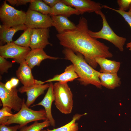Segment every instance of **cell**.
Segmentation results:
<instances>
[{
    "instance_id": "22",
    "label": "cell",
    "mask_w": 131,
    "mask_h": 131,
    "mask_svg": "<svg viewBox=\"0 0 131 131\" xmlns=\"http://www.w3.org/2000/svg\"><path fill=\"white\" fill-rule=\"evenodd\" d=\"M86 114V113L83 114H76L73 116L71 121L66 125L52 130L47 129V131H78V124L76 122L82 117Z\"/></svg>"
},
{
    "instance_id": "27",
    "label": "cell",
    "mask_w": 131,
    "mask_h": 131,
    "mask_svg": "<svg viewBox=\"0 0 131 131\" xmlns=\"http://www.w3.org/2000/svg\"><path fill=\"white\" fill-rule=\"evenodd\" d=\"M12 63L6 59L4 57L0 56V73L1 75L7 73L9 68H11Z\"/></svg>"
},
{
    "instance_id": "35",
    "label": "cell",
    "mask_w": 131,
    "mask_h": 131,
    "mask_svg": "<svg viewBox=\"0 0 131 131\" xmlns=\"http://www.w3.org/2000/svg\"><path fill=\"white\" fill-rule=\"evenodd\" d=\"M126 47L128 48L131 51V42L126 44Z\"/></svg>"
},
{
    "instance_id": "16",
    "label": "cell",
    "mask_w": 131,
    "mask_h": 131,
    "mask_svg": "<svg viewBox=\"0 0 131 131\" xmlns=\"http://www.w3.org/2000/svg\"><path fill=\"white\" fill-rule=\"evenodd\" d=\"M27 28L25 24L9 28L0 25V46L3 45L6 43L8 44L13 42V37L16 32L20 30L25 31Z\"/></svg>"
},
{
    "instance_id": "9",
    "label": "cell",
    "mask_w": 131,
    "mask_h": 131,
    "mask_svg": "<svg viewBox=\"0 0 131 131\" xmlns=\"http://www.w3.org/2000/svg\"><path fill=\"white\" fill-rule=\"evenodd\" d=\"M26 13L25 24L32 29H46L52 26V20L49 15H46L29 9Z\"/></svg>"
},
{
    "instance_id": "20",
    "label": "cell",
    "mask_w": 131,
    "mask_h": 131,
    "mask_svg": "<svg viewBox=\"0 0 131 131\" xmlns=\"http://www.w3.org/2000/svg\"><path fill=\"white\" fill-rule=\"evenodd\" d=\"M74 14L79 15L80 14L74 8L60 1L51 8V11L49 15L61 16L68 17Z\"/></svg>"
},
{
    "instance_id": "4",
    "label": "cell",
    "mask_w": 131,
    "mask_h": 131,
    "mask_svg": "<svg viewBox=\"0 0 131 131\" xmlns=\"http://www.w3.org/2000/svg\"><path fill=\"white\" fill-rule=\"evenodd\" d=\"M47 119L45 110H35L29 108L26 105L24 98L22 107L16 114L8 117L5 125L16 123L19 125V128H22L27 124L32 122Z\"/></svg>"
},
{
    "instance_id": "13",
    "label": "cell",
    "mask_w": 131,
    "mask_h": 131,
    "mask_svg": "<svg viewBox=\"0 0 131 131\" xmlns=\"http://www.w3.org/2000/svg\"><path fill=\"white\" fill-rule=\"evenodd\" d=\"M49 83L39 84L29 87L23 86L18 89V91L21 93H26L27 96L25 104L29 107L33 104L37 98L44 93L45 90L48 89Z\"/></svg>"
},
{
    "instance_id": "37",
    "label": "cell",
    "mask_w": 131,
    "mask_h": 131,
    "mask_svg": "<svg viewBox=\"0 0 131 131\" xmlns=\"http://www.w3.org/2000/svg\"><path fill=\"white\" fill-rule=\"evenodd\" d=\"M47 131L46 130H42V131Z\"/></svg>"
},
{
    "instance_id": "31",
    "label": "cell",
    "mask_w": 131,
    "mask_h": 131,
    "mask_svg": "<svg viewBox=\"0 0 131 131\" xmlns=\"http://www.w3.org/2000/svg\"><path fill=\"white\" fill-rule=\"evenodd\" d=\"M3 124L0 125V131H17L19 128V125L8 126Z\"/></svg>"
},
{
    "instance_id": "3",
    "label": "cell",
    "mask_w": 131,
    "mask_h": 131,
    "mask_svg": "<svg viewBox=\"0 0 131 131\" xmlns=\"http://www.w3.org/2000/svg\"><path fill=\"white\" fill-rule=\"evenodd\" d=\"M53 90L57 108L65 114L71 113L73 107V94L67 83L56 82L53 84Z\"/></svg>"
},
{
    "instance_id": "17",
    "label": "cell",
    "mask_w": 131,
    "mask_h": 131,
    "mask_svg": "<svg viewBox=\"0 0 131 131\" xmlns=\"http://www.w3.org/2000/svg\"><path fill=\"white\" fill-rule=\"evenodd\" d=\"M51 17L52 26L55 28L58 33L74 29L76 27V25L67 17L59 15L51 16Z\"/></svg>"
},
{
    "instance_id": "30",
    "label": "cell",
    "mask_w": 131,
    "mask_h": 131,
    "mask_svg": "<svg viewBox=\"0 0 131 131\" xmlns=\"http://www.w3.org/2000/svg\"><path fill=\"white\" fill-rule=\"evenodd\" d=\"M34 0H7L11 5L13 6H18L23 5H26L28 3H31Z\"/></svg>"
},
{
    "instance_id": "23",
    "label": "cell",
    "mask_w": 131,
    "mask_h": 131,
    "mask_svg": "<svg viewBox=\"0 0 131 131\" xmlns=\"http://www.w3.org/2000/svg\"><path fill=\"white\" fill-rule=\"evenodd\" d=\"M29 9L46 15H49L51 11V8L41 0H34L30 3Z\"/></svg>"
},
{
    "instance_id": "34",
    "label": "cell",
    "mask_w": 131,
    "mask_h": 131,
    "mask_svg": "<svg viewBox=\"0 0 131 131\" xmlns=\"http://www.w3.org/2000/svg\"><path fill=\"white\" fill-rule=\"evenodd\" d=\"M5 86L6 88L8 90L11 91L13 87L10 80L8 81L5 84Z\"/></svg>"
},
{
    "instance_id": "2",
    "label": "cell",
    "mask_w": 131,
    "mask_h": 131,
    "mask_svg": "<svg viewBox=\"0 0 131 131\" xmlns=\"http://www.w3.org/2000/svg\"><path fill=\"white\" fill-rule=\"evenodd\" d=\"M63 52L65 59L72 63L79 77L77 80L81 84L84 86L91 84L101 88L102 86L99 77L100 72L88 63L82 54L79 52L75 53L66 48L63 50Z\"/></svg>"
},
{
    "instance_id": "11",
    "label": "cell",
    "mask_w": 131,
    "mask_h": 131,
    "mask_svg": "<svg viewBox=\"0 0 131 131\" xmlns=\"http://www.w3.org/2000/svg\"><path fill=\"white\" fill-rule=\"evenodd\" d=\"M31 69L25 60L20 64L16 71V75L23 86L29 87L36 85L44 84V82L34 79Z\"/></svg>"
},
{
    "instance_id": "5",
    "label": "cell",
    "mask_w": 131,
    "mask_h": 131,
    "mask_svg": "<svg viewBox=\"0 0 131 131\" xmlns=\"http://www.w3.org/2000/svg\"><path fill=\"white\" fill-rule=\"evenodd\" d=\"M95 13L100 15L102 20V27L99 31L94 32L89 30L90 36L96 39H102L106 40L113 44L121 52L123 50V46L126 39L124 37L119 36L113 31L109 25L105 15L101 10Z\"/></svg>"
},
{
    "instance_id": "33",
    "label": "cell",
    "mask_w": 131,
    "mask_h": 131,
    "mask_svg": "<svg viewBox=\"0 0 131 131\" xmlns=\"http://www.w3.org/2000/svg\"><path fill=\"white\" fill-rule=\"evenodd\" d=\"M19 80L15 78H12L10 80L13 88L16 87L18 83Z\"/></svg>"
},
{
    "instance_id": "26",
    "label": "cell",
    "mask_w": 131,
    "mask_h": 131,
    "mask_svg": "<svg viewBox=\"0 0 131 131\" xmlns=\"http://www.w3.org/2000/svg\"><path fill=\"white\" fill-rule=\"evenodd\" d=\"M11 109L6 107H3L0 110V124H5L7 122L8 117L12 115Z\"/></svg>"
},
{
    "instance_id": "8",
    "label": "cell",
    "mask_w": 131,
    "mask_h": 131,
    "mask_svg": "<svg viewBox=\"0 0 131 131\" xmlns=\"http://www.w3.org/2000/svg\"><path fill=\"white\" fill-rule=\"evenodd\" d=\"M31 50L29 47L21 46L13 42L0 46V56L5 58L13 59L20 64L25 60L26 56Z\"/></svg>"
},
{
    "instance_id": "12",
    "label": "cell",
    "mask_w": 131,
    "mask_h": 131,
    "mask_svg": "<svg viewBox=\"0 0 131 131\" xmlns=\"http://www.w3.org/2000/svg\"><path fill=\"white\" fill-rule=\"evenodd\" d=\"M49 28L33 29L30 47L31 49L38 48L44 49L48 45L52 46L48 40L49 37Z\"/></svg>"
},
{
    "instance_id": "21",
    "label": "cell",
    "mask_w": 131,
    "mask_h": 131,
    "mask_svg": "<svg viewBox=\"0 0 131 131\" xmlns=\"http://www.w3.org/2000/svg\"><path fill=\"white\" fill-rule=\"evenodd\" d=\"M99 77L102 86L109 89H114L119 86L121 79L117 73L110 74L99 73Z\"/></svg>"
},
{
    "instance_id": "6",
    "label": "cell",
    "mask_w": 131,
    "mask_h": 131,
    "mask_svg": "<svg viewBox=\"0 0 131 131\" xmlns=\"http://www.w3.org/2000/svg\"><path fill=\"white\" fill-rule=\"evenodd\" d=\"M26 13L16 9L8 4L5 0L0 8V19L4 26L9 28L24 24Z\"/></svg>"
},
{
    "instance_id": "29",
    "label": "cell",
    "mask_w": 131,
    "mask_h": 131,
    "mask_svg": "<svg viewBox=\"0 0 131 131\" xmlns=\"http://www.w3.org/2000/svg\"><path fill=\"white\" fill-rule=\"evenodd\" d=\"M117 1L119 7L118 9L122 11L129 9L131 5V0H118Z\"/></svg>"
},
{
    "instance_id": "28",
    "label": "cell",
    "mask_w": 131,
    "mask_h": 131,
    "mask_svg": "<svg viewBox=\"0 0 131 131\" xmlns=\"http://www.w3.org/2000/svg\"><path fill=\"white\" fill-rule=\"evenodd\" d=\"M103 8L115 11L121 15L128 23L131 29V14L128 12L114 9L106 5H103Z\"/></svg>"
},
{
    "instance_id": "1",
    "label": "cell",
    "mask_w": 131,
    "mask_h": 131,
    "mask_svg": "<svg viewBox=\"0 0 131 131\" xmlns=\"http://www.w3.org/2000/svg\"><path fill=\"white\" fill-rule=\"evenodd\" d=\"M89 30L87 20L81 16L75 29L58 33L56 36L60 45L75 53L82 54L87 63L94 69L98 64L96 57L111 58L113 55L108 46L90 36Z\"/></svg>"
},
{
    "instance_id": "32",
    "label": "cell",
    "mask_w": 131,
    "mask_h": 131,
    "mask_svg": "<svg viewBox=\"0 0 131 131\" xmlns=\"http://www.w3.org/2000/svg\"><path fill=\"white\" fill-rule=\"evenodd\" d=\"M43 1L46 4L52 8L57 3L60 2L61 0H43Z\"/></svg>"
},
{
    "instance_id": "18",
    "label": "cell",
    "mask_w": 131,
    "mask_h": 131,
    "mask_svg": "<svg viewBox=\"0 0 131 131\" xmlns=\"http://www.w3.org/2000/svg\"><path fill=\"white\" fill-rule=\"evenodd\" d=\"M106 58L101 57L95 58L96 62L100 67L99 72L105 73H117L119 69L121 63Z\"/></svg>"
},
{
    "instance_id": "10",
    "label": "cell",
    "mask_w": 131,
    "mask_h": 131,
    "mask_svg": "<svg viewBox=\"0 0 131 131\" xmlns=\"http://www.w3.org/2000/svg\"><path fill=\"white\" fill-rule=\"evenodd\" d=\"M61 1L74 8L81 15L86 12H95L103 8L100 3L90 0H61Z\"/></svg>"
},
{
    "instance_id": "25",
    "label": "cell",
    "mask_w": 131,
    "mask_h": 131,
    "mask_svg": "<svg viewBox=\"0 0 131 131\" xmlns=\"http://www.w3.org/2000/svg\"><path fill=\"white\" fill-rule=\"evenodd\" d=\"M50 125V122L47 119L41 123L36 121L30 126L22 128L20 131H41L43 128L48 127Z\"/></svg>"
},
{
    "instance_id": "7",
    "label": "cell",
    "mask_w": 131,
    "mask_h": 131,
    "mask_svg": "<svg viewBox=\"0 0 131 131\" xmlns=\"http://www.w3.org/2000/svg\"><path fill=\"white\" fill-rule=\"evenodd\" d=\"M16 87L10 91L6 89L5 84L0 82V98L3 107H6L14 110L19 111L22 106L24 98H20L18 94Z\"/></svg>"
},
{
    "instance_id": "15",
    "label": "cell",
    "mask_w": 131,
    "mask_h": 131,
    "mask_svg": "<svg viewBox=\"0 0 131 131\" xmlns=\"http://www.w3.org/2000/svg\"><path fill=\"white\" fill-rule=\"evenodd\" d=\"M53 86V83L51 82H50L48 90L43 99L38 104L33 105L32 107L39 105L43 106L46 112L47 119L49 121L50 125L54 127L55 125V122L52 115L51 112L52 103L55 100Z\"/></svg>"
},
{
    "instance_id": "14",
    "label": "cell",
    "mask_w": 131,
    "mask_h": 131,
    "mask_svg": "<svg viewBox=\"0 0 131 131\" xmlns=\"http://www.w3.org/2000/svg\"><path fill=\"white\" fill-rule=\"evenodd\" d=\"M59 58L48 55L42 48L31 49L25 57V61L32 69L36 66H39L41 62L46 59L56 60Z\"/></svg>"
},
{
    "instance_id": "36",
    "label": "cell",
    "mask_w": 131,
    "mask_h": 131,
    "mask_svg": "<svg viewBox=\"0 0 131 131\" xmlns=\"http://www.w3.org/2000/svg\"><path fill=\"white\" fill-rule=\"evenodd\" d=\"M128 12L131 14V5L130 6V8L129 9V10Z\"/></svg>"
},
{
    "instance_id": "19",
    "label": "cell",
    "mask_w": 131,
    "mask_h": 131,
    "mask_svg": "<svg viewBox=\"0 0 131 131\" xmlns=\"http://www.w3.org/2000/svg\"><path fill=\"white\" fill-rule=\"evenodd\" d=\"M78 77L75 71L74 66L72 64L66 66L63 73L55 75L52 78L49 79L44 82L46 83L57 81L61 83H66L68 82H72L75 79L78 78Z\"/></svg>"
},
{
    "instance_id": "24",
    "label": "cell",
    "mask_w": 131,
    "mask_h": 131,
    "mask_svg": "<svg viewBox=\"0 0 131 131\" xmlns=\"http://www.w3.org/2000/svg\"><path fill=\"white\" fill-rule=\"evenodd\" d=\"M33 32V29L28 28L20 37L13 42L19 46L29 47Z\"/></svg>"
}]
</instances>
